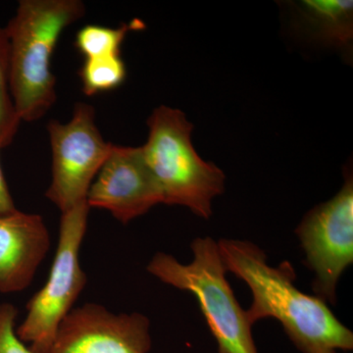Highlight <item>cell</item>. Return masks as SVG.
Segmentation results:
<instances>
[{
    "label": "cell",
    "mask_w": 353,
    "mask_h": 353,
    "mask_svg": "<svg viewBox=\"0 0 353 353\" xmlns=\"http://www.w3.org/2000/svg\"><path fill=\"white\" fill-rule=\"evenodd\" d=\"M159 203H163L161 192L141 146L112 145L88 190V208L104 209L122 224H128Z\"/></svg>",
    "instance_id": "obj_9"
},
{
    "label": "cell",
    "mask_w": 353,
    "mask_h": 353,
    "mask_svg": "<svg viewBox=\"0 0 353 353\" xmlns=\"http://www.w3.org/2000/svg\"><path fill=\"white\" fill-rule=\"evenodd\" d=\"M52 150V180L46 196L61 213L87 202L95 176L108 159V143L95 124L90 104L78 102L68 123L51 120L48 124Z\"/></svg>",
    "instance_id": "obj_6"
},
{
    "label": "cell",
    "mask_w": 353,
    "mask_h": 353,
    "mask_svg": "<svg viewBox=\"0 0 353 353\" xmlns=\"http://www.w3.org/2000/svg\"><path fill=\"white\" fill-rule=\"evenodd\" d=\"M1 150V148H0ZM16 209L10 190L8 189L6 176L0 164V213L9 212Z\"/></svg>",
    "instance_id": "obj_16"
},
{
    "label": "cell",
    "mask_w": 353,
    "mask_h": 353,
    "mask_svg": "<svg viewBox=\"0 0 353 353\" xmlns=\"http://www.w3.org/2000/svg\"><path fill=\"white\" fill-rule=\"evenodd\" d=\"M218 246L227 272L252 290V303L245 315L252 326L267 318L277 320L303 353L353 350L352 332L334 315L326 301L297 289L289 262L271 266L263 250L248 241L223 239Z\"/></svg>",
    "instance_id": "obj_1"
},
{
    "label": "cell",
    "mask_w": 353,
    "mask_h": 353,
    "mask_svg": "<svg viewBox=\"0 0 353 353\" xmlns=\"http://www.w3.org/2000/svg\"><path fill=\"white\" fill-rule=\"evenodd\" d=\"M194 257L181 263L175 257L158 252L148 272L165 284L196 297L219 353H259L252 338V325L246 318L228 282L218 241L210 236L192 243Z\"/></svg>",
    "instance_id": "obj_4"
},
{
    "label": "cell",
    "mask_w": 353,
    "mask_h": 353,
    "mask_svg": "<svg viewBox=\"0 0 353 353\" xmlns=\"http://www.w3.org/2000/svg\"><path fill=\"white\" fill-rule=\"evenodd\" d=\"M50 245V231L41 215L17 208L0 213V292L28 289Z\"/></svg>",
    "instance_id": "obj_10"
},
{
    "label": "cell",
    "mask_w": 353,
    "mask_h": 353,
    "mask_svg": "<svg viewBox=\"0 0 353 353\" xmlns=\"http://www.w3.org/2000/svg\"><path fill=\"white\" fill-rule=\"evenodd\" d=\"M152 347L145 315L116 314L101 304L85 303L65 318L51 353H148Z\"/></svg>",
    "instance_id": "obj_8"
},
{
    "label": "cell",
    "mask_w": 353,
    "mask_h": 353,
    "mask_svg": "<svg viewBox=\"0 0 353 353\" xmlns=\"http://www.w3.org/2000/svg\"><path fill=\"white\" fill-rule=\"evenodd\" d=\"M18 310L10 303L0 304V353H37L18 338L15 322Z\"/></svg>",
    "instance_id": "obj_15"
},
{
    "label": "cell",
    "mask_w": 353,
    "mask_h": 353,
    "mask_svg": "<svg viewBox=\"0 0 353 353\" xmlns=\"http://www.w3.org/2000/svg\"><path fill=\"white\" fill-rule=\"evenodd\" d=\"M87 202L62 213L59 239L48 281L30 299L24 321L16 330L32 352L51 353L60 326L88 283L80 250L88 228Z\"/></svg>",
    "instance_id": "obj_5"
},
{
    "label": "cell",
    "mask_w": 353,
    "mask_h": 353,
    "mask_svg": "<svg viewBox=\"0 0 353 353\" xmlns=\"http://www.w3.org/2000/svg\"><path fill=\"white\" fill-rule=\"evenodd\" d=\"M21 122L10 90V43L6 28L0 27V148L13 143Z\"/></svg>",
    "instance_id": "obj_13"
},
{
    "label": "cell",
    "mask_w": 353,
    "mask_h": 353,
    "mask_svg": "<svg viewBox=\"0 0 353 353\" xmlns=\"http://www.w3.org/2000/svg\"><path fill=\"white\" fill-rule=\"evenodd\" d=\"M148 126V141L141 148L163 203L183 206L209 219L212 201L224 192L226 176L194 150V125L179 109L161 105L153 110Z\"/></svg>",
    "instance_id": "obj_3"
},
{
    "label": "cell",
    "mask_w": 353,
    "mask_h": 353,
    "mask_svg": "<svg viewBox=\"0 0 353 353\" xmlns=\"http://www.w3.org/2000/svg\"><path fill=\"white\" fill-rule=\"evenodd\" d=\"M309 268L315 274L316 296L336 303V287L353 263V180L347 176L340 192L304 216L296 230Z\"/></svg>",
    "instance_id": "obj_7"
},
{
    "label": "cell",
    "mask_w": 353,
    "mask_h": 353,
    "mask_svg": "<svg viewBox=\"0 0 353 353\" xmlns=\"http://www.w3.org/2000/svg\"><path fill=\"white\" fill-rule=\"evenodd\" d=\"M301 19L310 36L327 46L348 50L353 38V2L305 0L299 3Z\"/></svg>",
    "instance_id": "obj_11"
},
{
    "label": "cell",
    "mask_w": 353,
    "mask_h": 353,
    "mask_svg": "<svg viewBox=\"0 0 353 353\" xmlns=\"http://www.w3.org/2000/svg\"><path fill=\"white\" fill-rule=\"evenodd\" d=\"M85 15L81 0H21L6 27L10 90L21 121L44 117L57 99L51 58L62 32Z\"/></svg>",
    "instance_id": "obj_2"
},
{
    "label": "cell",
    "mask_w": 353,
    "mask_h": 353,
    "mask_svg": "<svg viewBox=\"0 0 353 353\" xmlns=\"http://www.w3.org/2000/svg\"><path fill=\"white\" fill-rule=\"evenodd\" d=\"M127 76L121 55L85 58L80 71L83 92L87 95L110 92L119 88Z\"/></svg>",
    "instance_id": "obj_14"
},
{
    "label": "cell",
    "mask_w": 353,
    "mask_h": 353,
    "mask_svg": "<svg viewBox=\"0 0 353 353\" xmlns=\"http://www.w3.org/2000/svg\"><path fill=\"white\" fill-rule=\"evenodd\" d=\"M143 28V24L139 20L118 28L87 25L77 32L76 48L85 58L121 55V46L128 32Z\"/></svg>",
    "instance_id": "obj_12"
}]
</instances>
